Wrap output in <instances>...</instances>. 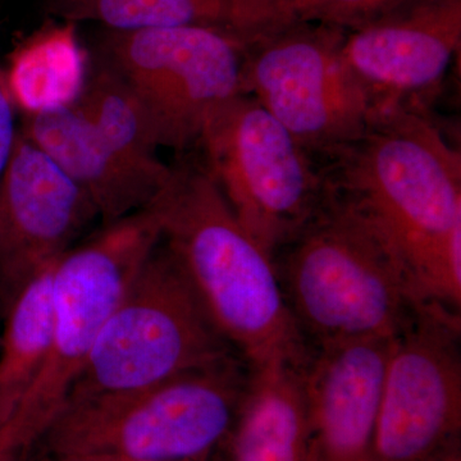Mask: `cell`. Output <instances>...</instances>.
Returning a JSON list of instances; mask_svg holds the SVG:
<instances>
[{"mask_svg": "<svg viewBox=\"0 0 461 461\" xmlns=\"http://www.w3.org/2000/svg\"><path fill=\"white\" fill-rule=\"evenodd\" d=\"M23 135L84 190L104 226L148 208L171 177L130 162L74 107L27 114Z\"/></svg>", "mask_w": 461, "mask_h": 461, "instance_id": "5bb4252c", "label": "cell"}, {"mask_svg": "<svg viewBox=\"0 0 461 461\" xmlns=\"http://www.w3.org/2000/svg\"><path fill=\"white\" fill-rule=\"evenodd\" d=\"M461 45V0H411L346 32L344 57L377 114L435 90ZM423 111V109H421Z\"/></svg>", "mask_w": 461, "mask_h": 461, "instance_id": "7c38bea8", "label": "cell"}, {"mask_svg": "<svg viewBox=\"0 0 461 461\" xmlns=\"http://www.w3.org/2000/svg\"><path fill=\"white\" fill-rule=\"evenodd\" d=\"M160 241V217L150 205L103 227L54 264L50 354L20 408L0 427L18 450L29 453L41 441L109 315Z\"/></svg>", "mask_w": 461, "mask_h": 461, "instance_id": "5b68a950", "label": "cell"}, {"mask_svg": "<svg viewBox=\"0 0 461 461\" xmlns=\"http://www.w3.org/2000/svg\"><path fill=\"white\" fill-rule=\"evenodd\" d=\"M0 461H21V460L17 459V457H14V455L5 453V451H3L2 448H0Z\"/></svg>", "mask_w": 461, "mask_h": 461, "instance_id": "cb8c5ba5", "label": "cell"}, {"mask_svg": "<svg viewBox=\"0 0 461 461\" xmlns=\"http://www.w3.org/2000/svg\"><path fill=\"white\" fill-rule=\"evenodd\" d=\"M90 58L76 23H45L14 51L5 80L14 104L27 114L71 107L80 98Z\"/></svg>", "mask_w": 461, "mask_h": 461, "instance_id": "e0dca14e", "label": "cell"}, {"mask_svg": "<svg viewBox=\"0 0 461 461\" xmlns=\"http://www.w3.org/2000/svg\"><path fill=\"white\" fill-rule=\"evenodd\" d=\"M391 339L312 351L303 372L315 461H375L379 396Z\"/></svg>", "mask_w": 461, "mask_h": 461, "instance_id": "4fadbf2b", "label": "cell"}, {"mask_svg": "<svg viewBox=\"0 0 461 461\" xmlns=\"http://www.w3.org/2000/svg\"><path fill=\"white\" fill-rule=\"evenodd\" d=\"M162 242L206 315L250 369L304 371L312 350L291 314L275 259L239 222L205 167L173 166L151 203Z\"/></svg>", "mask_w": 461, "mask_h": 461, "instance_id": "7a4b0ae2", "label": "cell"}, {"mask_svg": "<svg viewBox=\"0 0 461 461\" xmlns=\"http://www.w3.org/2000/svg\"><path fill=\"white\" fill-rule=\"evenodd\" d=\"M71 107L130 162L153 171L168 167L157 158L156 138L140 103L98 57L90 59L86 84Z\"/></svg>", "mask_w": 461, "mask_h": 461, "instance_id": "d6986e66", "label": "cell"}, {"mask_svg": "<svg viewBox=\"0 0 461 461\" xmlns=\"http://www.w3.org/2000/svg\"><path fill=\"white\" fill-rule=\"evenodd\" d=\"M411 0H280L284 23H320L351 32Z\"/></svg>", "mask_w": 461, "mask_h": 461, "instance_id": "ffe728a7", "label": "cell"}, {"mask_svg": "<svg viewBox=\"0 0 461 461\" xmlns=\"http://www.w3.org/2000/svg\"><path fill=\"white\" fill-rule=\"evenodd\" d=\"M54 264L26 285L3 318L5 324L0 336V427L20 408L50 354Z\"/></svg>", "mask_w": 461, "mask_h": 461, "instance_id": "ac0fdd59", "label": "cell"}, {"mask_svg": "<svg viewBox=\"0 0 461 461\" xmlns=\"http://www.w3.org/2000/svg\"><path fill=\"white\" fill-rule=\"evenodd\" d=\"M303 372L285 364L251 369L229 461H315Z\"/></svg>", "mask_w": 461, "mask_h": 461, "instance_id": "9a60e30c", "label": "cell"}, {"mask_svg": "<svg viewBox=\"0 0 461 461\" xmlns=\"http://www.w3.org/2000/svg\"><path fill=\"white\" fill-rule=\"evenodd\" d=\"M345 35L338 27L290 23L259 33L245 56L244 93L321 160L357 140L377 115L346 63Z\"/></svg>", "mask_w": 461, "mask_h": 461, "instance_id": "9c48e42d", "label": "cell"}, {"mask_svg": "<svg viewBox=\"0 0 461 461\" xmlns=\"http://www.w3.org/2000/svg\"><path fill=\"white\" fill-rule=\"evenodd\" d=\"M429 461H460V455L456 451V447L451 450L445 451V453L437 455L436 457Z\"/></svg>", "mask_w": 461, "mask_h": 461, "instance_id": "603a6c76", "label": "cell"}, {"mask_svg": "<svg viewBox=\"0 0 461 461\" xmlns=\"http://www.w3.org/2000/svg\"><path fill=\"white\" fill-rule=\"evenodd\" d=\"M251 41L208 27L107 30L95 57L139 100L158 148L185 150L198 144L215 109L245 94Z\"/></svg>", "mask_w": 461, "mask_h": 461, "instance_id": "ba28073f", "label": "cell"}, {"mask_svg": "<svg viewBox=\"0 0 461 461\" xmlns=\"http://www.w3.org/2000/svg\"><path fill=\"white\" fill-rule=\"evenodd\" d=\"M250 375L230 354L140 390L69 402L41 442L48 454L206 461L226 446Z\"/></svg>", "mask_w": 461, "mask_h": 461, "instance_id": "277c9868", "label": "cell"}, {"mask_svg": "<svg viewBox=\"0 0 461 461\" xmlns=\"http://www.w3.org/2000/svg\"><path fill=\"white\" fill-rule=\"evenodd\" d=\"M273 259L288 308L312 351L393 339L426 305L384 240L330 191L313 220Z\"/></svg>", "mask_w": 461, "mask_h": 461, "instance_id": "3957f363", "label": "cell"}, {"mask_svg": "<svg viewBox=\"0 0 461 461\" xmlns=\"http://www.w3.org/2000/svg\"><path fill=\"white\" fill-rule=\"evenodd\" d=\"M460 427V314L421 305L388 348L375 461L433 459L456 447Z\"/></svg>", "mask_w": 461, "mask_h": 461, "instance_id": "30bf717a", "label": "cell"}, {"mask_svg": "<svg viewBox=\"0 0 461 461\" xmlns=\"http://www.w3.org/2000/svg\"><path fill=\"white\" fill-rule=\"evenodd\" d=\"M323 163L327 189L384 240L421 304L460 314L461 154L426 112H382Z\"/></svg>", "mask_w": 461, "mask_h": 461, "instance_id": "6da1fadb", "label": "cell"}, {"mask_svg": "<svg viewBox=\"0 0 461 461\" xmlns=\"http://www.w3.org/2000/svg\"><path fill=\"white\" fill-rule=\"evenodd\" d=\"M99 218L89 196L17 132L0 182V317Z\"/></svg>", "mask_w": 461, "mask_h": 461, "instance_id": "8fae6325", "label": "cell"}, {"mask_svg": "<svg viewBox=\"0 0 461 461\" xmlns=\"http://www.w3.org/2000/svg\"><path fill=\"white\" fill-rule=\"evenodd\" d=\"M14 100L9 94L5 71L0 66V182L14 153L17 131L14 129Z\"/></svg>", "mask_w": 461, "mask_h": 461, "instance_id": "44dd1931", "label": "cell"}, {"mask_svg": "<svg viewBox=\"0 0 461 461\" xmlns=\"http://www.w3.org/2000/svg\"><path fill=\"white\" fill-rule=\"evenodd\" d=\"M42 461H153L132 459V457L117 456L107 454H50Z\"/></svg>", "mask_w": 461, "mask_h": 461, "instance_id": "7402d4cb", "label": "cell"}, {"mask_svg": "<svg viewBox=\"0 0 461 461\" xmlns=\"http://www.w3.org/2000/svg\"><path fill=\"white\" fill-rule=\"evenodd\" d=\"M48 11L114 32L208 27L254 39L282 26L280 0H48Z\"/></svg>", "mask_w": 461, "mask_h": 461, "instance_id": "2e32d148", "label": "cell"}, {"mask_svg": "<svg viewBox=\"0 0 461 461\" xmlns=\"http://www.w3.org/2000/svg\"><path fill=\"white\" fill-rule=\"evenodd\" d=\"M198 144L239 222L272 257L326 203V177L313 154L248 94L215 109Z\"/></svg>", "mask_w": 461, "mask_h": 461, "instance_id": "52a82bcc", "label": "cell"}, {"mask_svg": "<svg viewBox=\"0 0 461 461\" xmlns=\"http://www.w3.org/2000/svg\"><path fill=\"white\" fill-rule=\"evenodd\" d=\"M230 354L238 353L160 241L100 330L66 403L140 390Z\"/></svg>", "mask_w": 461, "mask_h": 461, "instance_id": "8992f818", "label": "cell"}]
</instances>
